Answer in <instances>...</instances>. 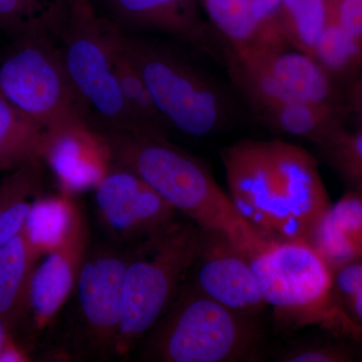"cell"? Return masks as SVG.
<instances>
[{
	"label": "cell",
	"mask_w": 362,
	"mask_h": 362,
	"mask_svg": "<svg viewBox=\"0 0 362 362\" xmlns=\"http://www.w3.org/2000/svg\"><path fill=\"white\" fill-rule=\"evenodd\" d=\"M356 359L351 350L337 344L314 343L304 344L286 351L280 361L286 362H345Z\"/></svg>",
	"instance_id": "f546056e"
},
{
	"label": "cell",
	"mask_w": 362,
	"mask_h": 362,
	"mask_svg": "<svg viewBox=\"0 0 362 362\" xmlns=\"http://www.w3.org/2000/svg\"><path fill=\"white\" fill-rule=\"evenodd\" d=\"M133 246L112 242L88 247L76 284L74 346L78 356L100 359L115 356L124 275Z\"/></svg>",
	"instance_id": "9c48e42d"
},
{
	"label": "cell",
	"mask_w": 362,
	"mask_h": 362,
	"mask_svg": "<svg viewBox=\"0 0 362 362\" xmlns=\"http://www.w3.org/2000/svg\"><path fill=\"white\" fill-rule=\"evenodd\" d=\"M328 20L362 42V0H326Z\"/></svg>",
	"instance_id": "4dcf8cb0"
},
{
	"label": "cell",
	"mask_w": 362,
	"mask_h": 362,
	"mask_svg": "<svg viewBox=\"0 0 362 362\" xmlns=\"http://www.w3.org/2000/svg\"><path fill=\"white\" fill-rule=\"evenodd\" d=\"M320 147L350 187L362 185V127L356 132L340 127Z\"/></svg>",
	"instance_id": "4316f807"
},
{
	"label": "cell",
	"mask_w": 362,
	"mask_h": 362,
	"mask_svg": "<svg viewBox=\"0 0 362 362\" xmlns=\"http://www.w3.org/2000/svg\"><path fill=\"white\" fill-rule=\"evenodd\" d=\"M259 110L272 127L286 134L310 140L319 146L342 127L331 103L277 102L259 107Z\"/></svg>",
	"instance_id": "ffe728a7"
},
{
	"label": "cell",
	"mask_w": 362,
	"mask_h": 362,
	"mask_svg": "<svg viewBox=\"0 0 362 362\" xmlns=\"http://www.w3.org/2000/svg\"><path fill=\"white\" fill-rule=\"evenodd\" d=\"M258 317L245 315L199 291L181 286L175 301L147 333L143 358L159 362L251 361L258 349Z\"/></svg>",
	"instance_id": "3957f363"
},
{
	"label": "cell",
	"mask_w": 362,
	"mask_h": 362,
	"mask_svg": "<svg viewBox=\"0 0 362 362\" xmlns=\"http://www.w3.org/2000/svg\"><path fill=\"white\" fill-rule=\"evenodd\" d=\"M218 32L235 54L263 49L252 0H199Z\"/></svg>",
	"instance_id": "603a6c76"
},
{
	"label": "cell",
	"mask_w": 362,
	"mask_h": 362,
	"mask_svg": "<svg viewBox=\"0 0 362 362\" xmlns=\"http://www.w3.org/2000/svg\"><path fill=\"white\" fill-rule=\"evenodd\" d=\"M9 328L7 327L6 322L0 318V352L2 349L6 346L7 341L11 339V335H9Z\"/></svg>",
	"instance_id": "836d02e7"
},
{
	"label": "cell",
	"mask_w": 362,
	"mask_h": 362,
	"mask_svg": "<svg viewBox=\"0 0 362 362\" xmlns=\"http://www.w3.org/2000/svg\"><path fill=\"white\" fill-rule=\"evenodd\" d=\"M42 181V159L13 169L0 181V246L23 230L30 206L40 195Z\"/></svg>",
	"instance_id": "7402d4cb"
},
{
	"label": "cell",
	"mask_w": 362,
	"mask_h": 362,
	"mask_svg": "<svg viewBox=\"0 0 362 362\" xmlns=\"http://www.w3.org/2000/svg\"><path fill=\"white\" fill-rule=\"evenodd\" d=\"M288 45L313 57L317 40L328 23L326 0H283L279 13Z\"/></svg>",
	"instance_id": "cb8c5ba5"
},
{
	"label": "cell",
	"mask_w": 362,
	"mask_h": 362,
	"mask_svg": "<svg viewBox=\"0 0 362 362\" xmlns=\"http://www.w3.org/2000/svg\"><path fill=\"white\" fill-rule=\"evenodd\" d=\"M52 30L71 84L102 131L140 133L116 80L105 21L89 0H61Z\"/></svg>",
	"instance_id": "ba28073f"
},
{
	"label": "cell",
	"mask_w": 362,
	"mask_h": 362,
	"mask_svg": "<svg viewBox=\"0 0 362 362\" xmlns=\"http://www.w3.org/2000/svg\"><path fill=\"white\" fill-rule=\"evenodd\" d=\"M189 272L199 291L233 310L258 317L266 308L249 257L221 233L199 228Z\"/></svg>",
	"instance_id": "7c38bea8"
},
{
	"label": "cell",
	"mask_w": 362,
	"mask_h": 362,
	"mask_svg": "<svg viewBox=\"0 0 362 362\" xmlns=\"http://www.w3.org/2000/svg\"><path fill=\"white\" fill-rule=\"evenodd\" d=\"M252 13L259 25L262 45L266 49H285L287 45L279 13L283 0H252Z\"/></svg>",
	"instance_id": "f1b7e54d"
},
{
	"label": "cell",
	"mask_w": 362,
	"mask_h": 362,
	"mask_svg": "<svg viewBox=\"0 0 362 362\" xmlns=\"http://www.w3.org/2000/svg\"><path fill=\"white\" fill-rule=\"evenodd\" d=\"M42 160L54 173L62 192L73 197L96 189L114 164L106 136L89 121L47 130Z\"/></svg>",
	"instance_id": "4fadbf2b"
},
{
	"label": "cell",
	"mask_w": 362,
	"mask_h": 362,
	"mask_svg": "<svg viewBox=\"0 0 362 362\" xmlns=\"http://www.w3.org/2000/svg\"><path fill=\"white\" fill-rule=\"evenodd\" d=\"M250 262L264 301L281 322L361 340L362 327L338 306L332 270L307 240H272Z\"/></svg>",
	"instance_id": "277c9868"
},
{
	"label": "cell",
	"mask_w": 362,
	"mask_h": 362,
	"mask_svg": "<svg viewBox=\"0 0 362 362\" xmlns=\"http://www.w3.org/2000/svg\"><path fill=\"white\" fill-rule=\"evenodd\" d=\"M331 270L362 258V185L326 209L307 240Z\"/></svg>",
	"instance_id": "e0dca14e"
},
{
	"label": "cell",
	"mask_w": 362,
	"mask_h": 362,
	"mask_svg": "<svg viewBox=\"0 0 362 362\" xmlns=\"http://www.w3.org/2000/svg\"><path fill=\"white\" fill-rule=\"evenodd\" d=\"M89 242L45 255L35 266L28 289L26 315L35 329L47 327L75 291L78 270ZM25 315V316H26Z\"/></svg>",
	"instance_id": "9a60e30c"
},
{
	"label": "cell",
	"mask_w": 362,
	"mask_h": 362,
	"mask_svg": "<svg viewBox=\"0 0 362 362\" xmlns=\"http://www.w3.org/2000/svg\"><path fill=\"white\" fill-rule=\"evenodd\" d=\"M233 206L268 240H305L331 202L315 158L282 140H240L221 152Z\"/></svg>",
	"instance_id": "6da1fadb"
},
{
	"label": "cell",
	"mask_w": 362,
	"mask_h": 362,
	"mask_svg": "<svg viewBox=\"0 0 362 362\" xmlns=\"http://www.w3.org/2000/svg\"><path fill=\"white\" fill-rule=\"evenodd\" d=\"M105 30L117 82L139 132L165 135V128L168 126L157 111L141 75L124 51L119 40V28L105 21Z\"/></svg>",
	"instance_id": "d6986e66"
},
{
	"label": "cell",
	"mask_w": 362,
	"mask_h": 362,
	"mask_svg": "<svg viewBox=\"0 0 362 362\" xmlns=\"http://www.w3.org/2000/svg\"><path fill=\"white\" fill-rule=\"evenodd\" d=\"M237 84L257 108L277 102L304 101L332 104L329 74L313 57L285 49L226 52Z\"/></svg>",
	"instance_id": "30bf717a"
},
{
	"label": "cell",
	"mask_w": 362,
	"mask_h": 362,
	"mask_svg": "<svg viewBox=\"0 0 362 362\" xmlns=\"http://www.w3.org/2000/svg\"><path fill=\"white\" fill-rule=\"evenodd\" d=\"M39 259L23 230L0 246V318L9 329L25 318L30 279Z\"/></svg>",
	"instance_id": "ac0fdd59"
},
{
	"label": "cell",
	"mask_w": 362,
	"mask_h": 362,
	"mask_svg": "<svg viewBox=\"0 0 362 362\" xmlns=\"http://www.w3.org/2000/svg\"><path fill=\"white\" fill-rule=\"evenodd\" d=\"M333 289L338 306L362 327V258L333 270Z\"/></svg>",
	"instance_id": "83f0119b"
},
{
	"label": "cell",
	"mask_w": 362,
	"mask_h": 362,
	"mask_svg": "<svg viewBox=\"0 0 362 362\" xmlns=\"http://www.w3.org/2000/svg\"><path fill=\"white\" fill-rule=\"evenodd\" d=\"M113 13L135 28L175 35L202 51L214 54L209 28L197 0H107Z\"/></svg>",
	"instance_id": "5bb4252c"
},
{
	"label": "cell",
	"mask_w": 362,
	"mask_h": 362,
	"mask_svg": "<svg viewBox=\"0 0 362 362\" xmlns=\"http://www.w3.org/2000/svg\"><path fill=\"white\" fill-rule=\"evenodd\" d=\"M118 37L166 125L192 137H206L225 127L228 102L211 78L168 47L120 30Z\"/></svg>",
	"instance_id": "8992f818"
},
{
	"label": "cell",
	"mask_w": 362,
	"mask_h": 362,
	"mask_svg": "<svg viewBox=\"0 0 362 362\" xmlns=\"http://www.w3.org/2000/svg\"><path fill=\"white\" fill-rule=\"evenodd\" d=\"M25 351L11 339L7 341L6 346L0 352V362H23L28 361Z\"/></svg>",
	"instance_id": "d6a6232c"
},
{
	"label": "cell",
	"mask_w": 362,
	"mask_h": 362,
	"mask_svg": "<svg viewBox=\"0 0 362 362\" xmlns=\"http://www.w3.org/2000/svg\"><path fill=\"white\" fill-rule=\"evenodd\" d=\"M73 195L35 197L23 233L39 256L89 242L87 223Z\"/></svg>",
	"instance_id": "2e32d148"
},
{
	"label": "cell",
	"mask_w": 362,
	"mask_h": 362,
	"mask_svg": "<svg viewBox=\"0 0 362 362\" xmlns=\"http://www.w3.org/2000/svg\"><path fill=\"white\" fill-rule=\"evenodd\" d=\"M47 129L0 93V171L42 159Z\"/></svg>",
	"instance_id": "44dd1931"
},
{
	"label": "cell",
	"mask_w": 362,
	"mask_h": 362,
	"mask_svg": "<svg viewBox=\"0 0 362 362\" xmlns=\"http://www.w3.org/2000/svg\"><path fill=\"white\" fill-rule=\"evenodd\" d=\"M59 1L45 0H0V28L18 35L33 28L49 26L58 16Z\"/></svg>",
	"instance_id": "484cf974"
},
{
	"label": "cell",
	"mask_w": 362,
	"mask_h": 362,
	"mask_svg": "<svg viewBox=\"0 0 362 362\" xmlns=\"http://www.w3.org/2000/svg\"><path fill=\"white\" fill-rule=\"evenodd\" d=\"M104 134L114 165L139 176L199 228L221 233L249 258L271 242L240 216L206 166L171 144L165 135L119 131Z\"/></svg>",
	"instance_id": "7a4b0ae2"
},
{
	"label": "cell",
	"mask_w": 362,
	"mask_h": 362,
	"mask_svg": "<svg viewBox=\"0 0 362 362\" xmlns=\"http://www.w3.org/2000/svg\"><path fill=\"white\" fill-rule=\"evenodd\" d=\"M100 220L112 240L135 246L168 228L177 211L139 176L112 166L96 189Z\"/></svg>",
	"instance_id": "8fae6325"
},
{
	"label": "cell",
	"mask_w": 362,
	"mask_h": 362,
	"mask_svg": "<svg viewBox=\"0 0 362 362\" xmlns=\"http://www.w3.org/2000/svg\"><path fill=\"white\" fill-rule=\"evenodd\" d=\"M349 107L350 111L362 123V71L361 76H358L354 84L352 85L351 89H350Z\"/></svg>",
	"instance_id": "1f68e13d"
},
{
	"label": "cell",
	"mask_w": 362,
	"mask_h": 362,
	"mask_svg": "<svg viewBox=\"0 0 362 362\" xmlns=\"http://www.w3.org/2000/svg\"><path fill=\"white\" fill-rule=\"evenodd\" d=\"M313 58L331 75H345L362 66V42L328 20L314 47Z\"/></svg>",
	"instance_id": "d4e9b609"
},
{
	"label": "cell",
	"mask_w": 362,
	"mask_h": 362,
	"mask_svg": "<svg viewBox=\"0 0 362 362\" xmlns=\"http://www.w3.org/2000/svg\"><path fill=\"white\" fill-rule=\"evenodd\" d=\"M199 228L173 221L132 247L123 282L116 356H125L168 310L194 263Z\"/></svg>",
	"instance_id": "5b68a950"
},
{
	"label": "cell",
	"mask_w": 362,
	"mask_h": 362,
	"mask_svg": "<svg viewBox=\"0 0 362 362\" xmlns=\"http://www.w3.org/2000/svg\"><path fill=\"white\" fill-rule=\"evenodd\" d=\"M52 28L14 35L0 59V93L47 130L90 118L66 73Z\"/></svg>",
	"instance_id": "52a82bcc"
},
{
	"label": "cell",
	"mask_w": 362,
	"mask_h": 362,
	"mask_svg": "<svg viewBox=\"0 0 362 362\" xmlns=\"http://www.w3.org/2000/svg\"><path fill=\"white\" fill-rule=\"evenodd\" d=\"M62 1H69V0H62Z\"/></svg>",
	"instance_id": "e575fe53"
}]
</instances>
